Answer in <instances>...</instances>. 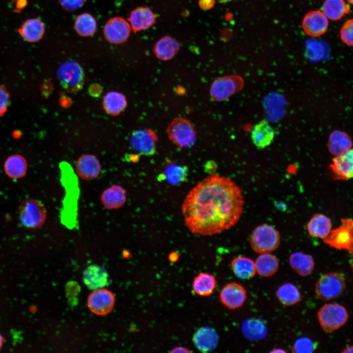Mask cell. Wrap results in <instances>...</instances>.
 Returning <instances> with one entry per match:
<instances>
[{"mask_svg": "<svg viewBox=\"0 0 353 353\" xmlns=\"http://www.w3.org/2000/svg\"><path fill=\"white\" fill-rule=\"evenodd\" d=\"M157 140V135L153 130L141 129L132 133L130 144L133 149L140 154L151 156L156 152Z\"/></svg>", "mask_w": 353, "mask_h": 353, "instance_id": "cell-11", "label": "cell"}, {"mask_svg": "<svg viewBox=\"0 0 353 353\" xmlns=\"http://www.w3.org/2000/svg\"><path fill=\"white\" fill-rule=\"evenodd\" d=\"M171 352L173 353H190L191 352L190 351L188 350V349L182 347H176L175 348H174Z\"/></svg>", "mask_w": 353, "mask_h": 353, "instance_id": "cell-45", "label": "cell"}, {"mask_svg": "<svg viewBox=\"0 0 353 353\" xmlns=\"http://www.w3.org/2000/svg\"><path fill=\"white\" fill-rule=\"evenodd\" d=\"M230 267L234 275L239 278L249 279L256 273L255 263L245 256H237L231 261Z\"/></svg>", "mask_w": 353, "mask_h": 353, "instance_id": "cell-30", "label": "cell"}, {"mask_svg": "<svg viewBox=\"0 0 353 353\" xmlns=\"http://www.w3.org/2000/svg\"><path fill=\"white\" fill-rule=\"evenodd\" d=\"M329 246L339 250L351 251L353 246V220L344 219L324 239Z\"/></svg>", "mask_w": 353, "mask_h": 353, "instance_id": "cell-10", "label": "cell"}, {"mask_svg": "<svg viewBox=\"0 0 353 353\" xmlns=\"http://www.w3.org/2000/svg\"><path fill=\"white\" fill-rule=\"evenodd\" d=\"M26 169V162L21 155H12L8 158L5 162V171L9 176L12 178H19L24 176Z\"/></svg>", "mask_w": 353, "mask_h": 353, "instance_id": "cell-37", "label": "cell"}, {"mask_svg": "<svg viewBox=\"0 0 353 353\" xmlns=\"http://www.w3.org/2000/svg\"><path fill=\"white\" fill-rule=\"evenodd\" d=\"M188 175L187 166L169 160L164 167L163 173L161 175L162 176L159 177L171 185H176L185 181Z\"/></svg>", "mask_w": 353, "mask_h": 353, "instance_id": "cell-24", "label": "cell"}, {"mask_svg": "<svg viewBox=\"0 0 353 353\" xmlns=\"http://www.w3.org/2000/svg\"><path fill=\"white\" fill-rule=\"evenodd\" d=\"M167 132L170 140L180 148H190L196 141L194 126L189 120L184 117L175 118L168 126Z\"/></svg>", "mask_w": 353, "mask_h": 353, "instance_id": "cell-4", "label": "cell"}, {"mask_svg": "<svg viewBox=\"0 0 353 353\" xmlns=\"http://www.w3.org/2000/svg\"><path fill=\"white\" fill-rule=\"evenodd\" d=\"M193 342L200 351L209 352L214 350L217 345L218 337L216 331L207 327L198 329L193 336Z\"/></svg>", "mask_w": 353, "mask_h": 353, "instance_id": "cell-22", "label": "cell"}, {"mask_svg": "<svg viewBox=\"0 0 353 353\" xmlns=\"http://www.w3.org/2000/svg\"><path fill=\"white\" fill-rule=\"evenodd\" d=\"M345 288V279L341 274L330 273L322 276L315 286L316 293L324 301L334 299L340 296Z\"/></svg>", "mask_w": 353, "mask_h": 353, "instance_id": "cell-7", "label": "cell"}, {"mask_svg": "<svg viewBox=\"0 0 353 353\" xmlns=\"http://www.w3.org/2000/svg\"><path fill=\"white\" fill-rule=\"evenodd\" d=\"M215 3V0H200L199 5L200 7L204 10L212 8Z\"/></svg>", "mask_w": 353, "mask_h": 353, "instance_id": "cell-43", "label": "cell"}, {"mask_svg": "<svg viewBox=\"0 0 353 353\" xmlns=\"http://www.w3.org/2000/svg\"><path fill=\"white\" fill-rule=\"evenodd\" d=\"M351 252H353V248H352V250Z\"/></svg>", "mask_w": 353, "mask_h": 353, "instance_id": "cell-51", "label": "cell"}, {"mask_svg": "<svg viewBox=\"0 0 353 353\" xmlns=\"http://www.w3.org/2000/svg\"><path fill=\"white\" fill-rule=\"evenodd\" d=\"M216 284V280L213 275L207 273H201L194 279L193 290L200 296H208L214 291Z\"/></svg>", "mask_w": 353, "mask_h": 353, "instance_id": "cell-34", "label": "cell"}, {"mask_svg": "<svg viewBox=\"0 0 353 353\" xmlns=\"http://www.w3.org/2000/svg\"><path fill=\"white\" fill-rule=\"evenodd\" d=\"M340 38L345 44L353 47V19L344 24L340 30Z\"/></svg>", "mask_w": 353, "mask_h": 353, "instance_id": "cell-39", "label": "cell"}, {"mask_svg": "<svg viewBox=\"0 0 353 353\" xmlns=\"http://www.w3.org/2000/svg\"><path fill=\"white\" fill-rule=\"evenodd\" d=\"M280 236L279 232L273 226L263 224L257 227L252 231L250 244L254 252L262 254L270 253L279 246Z\"/></svg>", "mask_w": 353, "mask_h": 353, "instance_id": "cell-3", "label": "cell"}, {"mask_svg": "<svg viewBox=\"0 0 353 353\" xmlns=\"http://www.w3.org/2000/svg\"><path fill=\"white\" fill-rule=\"evenodd\" d=\"M256 273L261 277H268L275 275L279 267L277 258L270 253L260 254L256 259Z\"/></svg>", "mask_w": 353, "mask_h": 353, "instance_id": "cell-31", "label": "cell"}, {"mask_svg": "<svg viewBox=\"0 0 353 353\" xmlns=\"http://www.w3.org/2000/svg\"><path fill=\"white\" fill-rule=\"evenodd\" d=\"M242 331L249 340L256 341L262 339L267 335V328L260 319L252 318L244 321L242 326Z\"/></svg>", "mask_w": 353, "mask_h": 353, "instance_id": "cell-32", "label": "cell"}, {"mask_svg": "<svg viewBox=\"0 0 353 353\" xmlns=\"http://www.w3.org/2000/svg\"><path fill=\"white\" fill-rule=\"evenodd\" d=\"M330 167L336 179L353 178V148L334 157Z\"/></svg>", "mask_w": 353, "mask_h": 353, "instance_id": "cell-16", "label": "cell"}, {"mask_svg": "<svg viewBox=\"0 0 353 353\" xmlns=\"http://www.w3.org/2000/svg\"><path fill=\"white\" fill-rule=\"evenodd\" d=\"M244 205L241 190L232 180L212 174L189 191L182 205V214L191 232L210 236L234 226Z\"/></svg>", "mask_w": 353, "mask_h": 353, "instance_id": "cell-1", "label": "cell"}, {"mask_svg": "<svg viewBox=\"0 0 353 353\" xmlns=\"http://www.w3.org/2000/svg\"><path fill=\"white\" fill-rule=\"evenodd\" d=\"M114 302L115 298L111 291L105 289H99L89 295L87 304L93 313L104 315L111 311Z\"/></svg>", "mask_w": 353, "mask_h": 353, "instance_id": "cell-14", "label": "cell"}, {"mask_svg": "<svg viewBox=\"0 0 353 353\" xmlns=\"http://www.w3.org/2000/svg\"><path fill=\"white\" fill-rule=\"evenodd\" d=\"M9 102V94L3 86L0 87V117L6 111Z\"/></svg>", "mask_w": 353, "mask_h": 353, "instance_id": "cell-40", "label": "cell"}, {"mask_svg": "<svg viewBox=\"0 0 353 353\" xmlns=\"http://www.w3.org/2000/svg\"><path fill=\"white\" fill-rule=\"evenodd\" d=\"M179 49L178 43L172 37L166 36L159 40L153 47L156 57L162 61L172 59Z\"/></svg>", "mask_w": 353, "mask_h": 353, "instance_id": "cell-27", "label": "cell"}, {"mask_svg": "<svg viewBox=\"0 0 353 353\" xmlns=\"http://www.w3.org/2000/svg\"><path fill=\"white\" fill-rule=\"evenodd\" d=\"M20 219L22 224L29 228H35L43 225L46 219L47 212L40 201L28 199L20 206Z\"/></svg>", "mask_w": 353, "mask_h": 353, "instance_id": "cell-9", "label": "cell"}, {"mask_svg": "<svg viewBox=\"0 0 353 353\" xmlns=\"http://www.w3.org/2000/svg\"><path fill=\"white\" fill-rule=\"evenodd\" d=\"M352 145L351 137L344 131L335 130L329 135L328 143V150L335 156L352 148Z\"/></svg>", "mask_w": 353, "mask_h": 353, "instance_id": "cell-28", "label": "cell"}, {"mask_svg": "<svg viewBox=\"0 0 353 353\" xmlns=\"http://www.w3.org/2000/svg\"><path fill=\"white\" fill-rule=\"evenodd\" d=\"M221 303L229 309L240 308L247 298V291L241 284L231 282L225 284L220 293Z\"/></svg>", "mask_w": 353, "mask_h": 353, "instance_id": "cell-12", "label": "cell"}, {"mask_svg": "<svg viewBox=\"0 0 353 353\" xmlns=\"http://www.w3.org/2000/svg\"><path fill=\"white\" fill-rule=\"evenodd\" d=\"M347 1H348V2H349L350 3L352 4H353V0H347Z\"/></svg>", "mask_w": 353, "mask_h": 353, "instance_id": "cell-50", "label": "cell"}, {"mask_svg": "<svg viewBox=\"0 0 353 353\" xmlns=\"http://www.w3.org/2000/svg\"><path fill=\"white\" fill-rule=\"evenodd\" d=\"M100 200L103 206L107 209H118L126 202V192L121 186L114 184L102 192Z\"/></svg>", "mask_w": 353, "mask_h": 353, "instance_id": "cell-18", "label": "cell"}, {"mask_svg": "<svg viewBox=\"0 0 353 353\" xmlns=\"http://www.w3.org/2000/svg\"><path fill=\"white\" fill-rule=\"evenodd\" d=\"M317 316L322 328L326 332H331L345 324L349 318V314L343 305L328 303L319 309Z\"/></svg>", "mask_w": 353, "mask_h": 353, "instance_id": "cell-5", "label": "cell"}, {"mask_svg": "<svg viewBox=\"0 0 353 353\" xmlns=\"http://www.w3.org/2000/svg\"><path fill=\"white\" fill-rule=\"evenodd\" d=\"M326 17L332 21H337L350 12V6L344 0H326L322 6Z\"/></svg>", "mask_w": 353, "mask_h": 353, "instance_id": "cell-35", "label": "cell"}, {"mask_svg": "<svg viewBox=\"0 0 353 353\" xmlns=\"http://www.w3.org/2000/svg\"><path fill=\"white\" fill-rule=\"evenodd\" d=\"M275 131L266 120H262L253 126L251 132L252 140L258 149L269 146L274 140Z\"/></svg>", "mask_w": 353, "mask_h": 353, "instance_id": "cell-20", "label": "cell"}, {"mask_svg": "<svg viewBox=\"0 0 353 353\" xmlns=\"http://www.w3.org/2000/svg\"><path fill=\"white\" fill-rule=\"evenodd\" d=\"M331 227L330 219L322 214L313 215L307 225L308 232L311 236L323 239L329 235Z\"/></svg>", "mask_w": 353, "mask_h": 353, "instance_id": "cell-23", "label": "cell"}, {"mask_svg": "<svg viewBox=\"0 0 353 353\" xmlns=\"http://www.w3.org/2000/svg\"><path fill=\"white\" fill-rule=\"evenodd\" d=\"M59 168L61 182L65 191L60 221L67 228L73 229L78 227V201L80 193L78 180L69 163L62 161L59 164Z\"/></svg>", "mask_w": 353, "mask_h": 353, "instance_id": "cell-2", "label": "cell"}, {"mask_svg": "<svg viewBox=\"0 0 353 353\" xmlns=\"http://www.w3.org/2000/svg\"><path fill=\"white\" fill-rule=\"evenodd\" d=\"M102 105L107 113L116 116L126 108L127 101L123 94L116 91H111L104 96Z\"/></svg>", "mask_w": 353, "mask_h": 353, "instance_id": "cell-29", "label": "cell"}, {"mask_svg": "<svg viewBox=\"0 0 353 353\" xmlns=\"http://www.w3.org/2000/svg\"><path fill=\"white\" fill-rule=\"evenodd\" d=\"M88 91L89 94L95 98L100 96L102 92V87L99 84L95 83L91 84L89 87Z\"/></svg>", "mask_w": 353, "mask_h": 353, "instance_id": "cell-42", "label": "cell"}, {"mask_svg": "<svg viewBox=\"0 0 353 353\" xmlns=\"http://www.w3.org/2000/svg\"><path fill=\"white\" fill-rule=\"evenodd\" d=\"M243 84V79L238 76L230 75L218 77L211 85L210 96L216 101H226L241 90Z\"/></svg>", "mask_w": 353, "mask_h": 353, "instance_id": "cell-8", "label": "cell"}, {"mask_svg": "<svg viewBox=\"0 0 353 353\" xmlns=\"http://www.w3.org/2000/svg\"><path fill=\"white\" fill-rule=\"evenodd\" d=\"M302 25L307 35L318 37L326 32L328 26V22L323 12L314 10L305 15L303 20Z\"/></svg>", "mask_w": 353, "mask_h": 353, "instance_id": "cell-15", "label": "cell"}, {"mask_svg": "<svg viewBox=\"0 0 353 353\" xmlns=\"http://www.w3.org/2000/svg\"><path fill=\"white\" fill-rule=\"evenodd\" d=\"M76 171L78 176L83 180H92L97 178L101 171V164L94 155L83 154L77 160Z\"/></svg>", "mask_w": 353, "mask_h": 353, "instance_id": "cell-17", "label": "cell"}, {"mask_svg": "<svg viewBox=\"0 0 353 353\" xmlns=\"http://www.w3.org/2000/svg\"><path fill=\"white\" fill-rule=\"evenodd\" d=\"M131 26L123 18L115 17L105 24L103 34L109 43L120 44L126 42L129 36Z\"/></svg>", "mask_w": 353, "mask_h": 353, "instance_id": "cell-13", "label": "cell"}, {"mask_svg": "<svg viewBox=\"0 0 353 353\" xmlns=\"http://www.w3.org/2000/svg\"><path fill=\"white\" fill-rule=\"evenodd\" d=\"M57 76L61 86L69 93H76L83 87L84 73L76 62L70 61L62 64L58 69Z\"/></svg>", "mask_w": 353, "mask_h": 353, "instance_id": "cell-6", "label": "cell"}, {"mask_svg": "<svg viewBox=\"0 0 353 353\" xmlns=\"http://www.w3.org/2000/svg\"><path fill=\"white\" fill-rule=\"evenodd\" d=\"M97 28V23L91 14L84 13L79 15L75 22V29L81 36L88 37L93 35Z\"/></svg>", "mask_w": 353, "mask_h": 353, "instance_id": "cell-36", "label": "cell"}, {"mask_svg": "<svg viewBox=\"0 0 353 353\" xmlns=\"http://www.w3.org/2000/svg\"><path fill=\"white\" fill-rule=\"evenodd\" d=\"M230 0H219V1L220 2H222V3L227 2H228V1H230Z\"/></svg>", "mask_w": 353, "mask_h": 353, "instance_id": "cell-48", "label": "cell"}, {"mask_svg": "<svg viewBox=\"0 0 353 353\" xmlns=\"http://www.w3.org/2000/svg\"><path fill=\"white\" fill-rule=\"evenodd\" d=\"M276 294L279 302L285 306L295 305L302 300L299 289L295 285L290 282L283 283L280 286Z\"/></svg>", "mask_w": 353, "mask_h": 353, "instance_id": "cell-33", "label": "cell"}, {"mask_svg": "<svg viewBox=\"0 0 353 353\" xmlns=\"http://www.w3.org/2000/svg\"><path fill=\"white\" fill-rule=\"evenodd\" d=\"M59 2L64 9L74 11L82 6L85 0H59Z\"/></svg>", "mask_w": 353, "mask_h": 353, "instance_id": "cell-41", "label": "cell"}, {"mask_svg": "<svg viewBox=\"0 0 353 353\" xmlns=\"http://www.w3.org/2000/svg\"><path fill=\"white\" fill-rule=\"evenodd\" d=\"M59 103L63 107L68 108L71 105L72 102L70 98L63 95L60 97Z\"/></svg>", "mask_w": 353, "mask_h": 353, "instance_id": "cell-44", "label": "cell"}, {"mask_svg": "<svg viewBox=\"0 0 353 353\" xmlns=\"http://www.w3.org/2000/svg\"><path fill=\"white\" fill-rule=\"evenodd\" d=\"M289 262L292 268L302 277L310 275L315 266L312 256L302 252H295L291 254Z\"/></svg>", "mask_w": 353, "mask_h": 353, "instance_id": "cell-25", "label": "cell"}, {"mask_svg": "<svg viewBox=\"0 0 353 353\" xmlns=\"http://www.w3.org/2000/svg\"><path fill=\"white\" fill-rule=\"evenodd\" d=\"M108 278L105 270L98 265L89 266L83 272V281L87 287L92 290L105 286L108 283Z\"/></svg>", "mask_w": 353, "mask_h": 353, "instance_id": "cell-21", "label": "cell"}, {"mask_svg": "<svg viewBox=\"0 0 353 353\" xmlns=\"http://www.w3.org/2000/svg\"><path fill=\"white\" fill-rule=\"evenodd\" d=\"M316 349L315 343L308 337H301L294 344L292 351L294 353H309Z\"/></svg>", "mask_w": 353, "mask_h": 353, "instance_id": "cell-38", "label": "cell"}, {"mask_svg": "<svg viewBox=\"0 0 353 353\" xmlns=\"http://www.w3.org/2000/svg\"><path fill=\"white\" fill-rule=\"evenodd\" d=\"M342 353H353V346L348 347L342 351Z\"/></svg>", "mask_w": 353, "mask_h": 353, "instance_id": "cell-47", "label": "cell"}, {"mask_svg": "<svg viewBox=\"0 0 353 353\" xmlns=\"http://www.w3.org/2000/svg\"><path fill=\"white\" fill-rule=\"evenodd\" d=\"M2 338L0 334V348L2 345Z\"/></svg>", "mask_w": 353, "mask_h": 353, "instance_id": "cell-49", "label": "cell"}, {"mask_svg": "<svg viewBox=\"0 0 353 353\" xmlns=\"http://www.w3.org/2000/svg\"><path fill=\"white\" fill-rule=\"evenodd\" d=\"M45 31V27L43 22L36 18L25 21L19 30L23 39L30 43L37 42L41 40Z\"/></svg>", "mask_w": 353, "mask_h": 353, "instance_id": "cell-26", "label": "cell"}, {"mask_svg": "<svg viewBox=\"0 0 353 353\" xmlns=\"http://www.w3.org/2000/svg\"><path fill=\"white\" fill-rule=\"evenodd\" d=\"M130 26L134 32L148 29L156 21V15L147 7H139L133 10L129 16Z\"/></svg>", "mask_w": 353, "mask_h": 353, "instance_id": "cell-19", "label": "cell"}, {"mask_svg": "<svg viewBox=\"0 0 353 353\" xmlns=\"http://www.w3.org/2000/svg\"><path fill=\"white\" fill-rule=\"evenodd\" d=\"M169 258L172 261H176L178 258L177 254L175 252H172L170 254Z\"/></svg>", "mask_w": 353, "mask_h": 353, "instance_id": "cell-46", "label": "cell"}]
</instances>
